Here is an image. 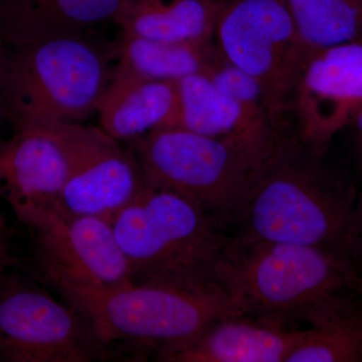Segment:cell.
I'll return each instance as SVG.
<instances>
[{"label":"cell","mask_w":362,"mask_h":362,"mask_svg":"<svg viewBox=\"0 0 362 362\" xmlns=\"http://www.w3.org/2000/svg\"><path fill=\"white\" fill-rule=\"evenodd\" d=\"M356 195V176L331 158L330 146L304 142L284 119L274 124L233 237L320 247L350 261L347 240Z\"/></svg>","instance_id":"6da1fadb"},{"label":"cell","mask_w":362,"mask_h":362,"mask_svg":"<svg viewBox=\"0 0 362 362\" xmlns=\"http://www.w3.org/2000/svg\"><path fill=\"white\" fill-rule=\"evenodd\" d=\"M223 278L245 315L293 328L331 300L362 291L349 259L320 247L232 237Z\"/></svg>","instance_id":"7a4b0ae2"},{"label":"cell","mask_w":362,"mask_h":362,"mask_svg":"<svg viewBox=\"0 0 362 362\" xmlns=\"http://www.w3.org/2000/svg\"><path fill=\"white\" fill-rule=\"evenodd\" d=\"M111 223L133 282L226 285L232 237L185 197L148 185Z\"/></svg>","instance_id":"3957f363"},{"label":"cell","mask_w":362,"mask_h":362,"mask_svg":"<svg viewBox=\"0 0 362 362\" xmlns=\"http://www.w3.org/2000/svg\"><path fill=\"white\" fill-rule=\"evenodd\" d=\"M118 45L58 37L8 49L4 89L13 131L82 123L97 111Z\"/></svg>","instance_id":"277c9868"},{"label":"cell","mask_w":362,"mask_h":362,"mask_svg":"<svg viewBox=\"0 0 362 362\" xmlns=\"http://www.w3.org/2000/svg\"><path fill=\"white\" fill-rule=\"evenodd\" d=\"M129 145L150 187L185 197L220 223H242L264 150L180 127L157 128Z\"/></svg>","instance_id":"5b68a950"},{"label":"cell","mask_w":362,"mask_h":362,"mask_svg":"<svg viewBox=\"0 0 362 362\" xmlns=\"http://www.w3.org/2000/svg\"><path fill=\"white\" fill-rule=\"evenodd\" d=\"M71 306L109 344L121 342L156 354L189 341L223 317L245 315L223 284L132 283Z\"/></svg>","instance_id":"8992f818"},{"label":"cell","mask_w":362,"mask_h":362,"mask_svg":"<svg viewBox=\"0 0 362 362\" xmlns=\"http://www.w3.org/2000/svg\"><path fill=\"white\" fill-rule=\"evenodd\" d=\"M21 223L32 230L40 273L66 303L134 283L111 221L71 214L56 202Z\"/></svg>","instance_id":"52a82bcc"},{"label":"cell","mask_w":362,"mask_h":362,"mask_svg":"<svg viewBox=\"0 0 362 362\" xmlns=\"http://www.w3.org/2000/svg\"><path fill=\"white\" fill-rule=\"evenodd\" d=\"M214 40L226 62L258 83L272 123L285 119L295 81L312 51L285 0H228Z\"/></svg>","instance_id":"ba28073f"},{"label":"cell","mask_w":362,"mask_h":362,"mask_svg":"<svg viewBox=\"0 0 362 362\" xmlns=\"http://www.w3.org/2000/svg\"><path fill=\"white\" fill-rule=\"evenodd\" d=\"M110 350L70 304L30 281L0 274V362H94Z\"/></svg>","instance_id":"9c48e42d"},{"label":"cell","mask_w":362,"mask_h":362,"mask_svg":"<svg viewBox=\"0 0 362 362\" xmlns=\"http://www.w3.org/2000/svg\"><path fill=\"white\" fill-rule=\"evenodd\" d=\"M47 128L59 135L70 160L59 201L70 213L112 221L148 185L131 149L101 128L82 123Z\"/></svg>","instance_id":"30bf717a"},{"label":"cell","mask_w":362,"mask_h":362,"mask_svg":"<svg viewBox=\"0 0 362 362\" xmlns=\"http://www.w3.org/2000/svg\"><path fill=\"white\" fill-rule=\"evenodd\" d=\"M361 107L362 39L309 52L285 119L304 142L328 147Z\"/></svg>","instance_id":"8fae6325"},{"label":"cell","mask_w":362,"mask_h":362,"mask_svg":"<svg viewBox=\"0 0 362 362\" xmlns=\"http://www.w3.org/2000/svg\"><path fill=\"white\" fill-rule=\"evenodd\" d=\"M70 173L65 145L51 128L0 137V197L23 221L59 202Z\"/></svg>","instance_id":"7c38bea8"},{"label":"cell","mask_w":362,"mask_h":362,"mask_svg":"<svg viewBox=\"0 0 362 362\" xmlns=\"http://www.w3.org/2000/svg\"><path fill=\"white\" fill-rule=\"evenodd\" d=\"M305 329L282 327L249 315L223 317L189 341L160 350L168 362H286Z\"/></svg>","instance_id":"4fadbf2b"},{"label":"cell","mask_w":362,"mask_h":362,"mask_svg":"<svg viewBox=\"0 0 362 362\" xmlns=\"http://www.w3.org/2000/svg\"><path fill=\"white\" fill-rule=\"evenodd\" d=\"M177 82L153 81L114 71L97 112L100 128L117 141H132L157 128L180 125Z\"/></svg>","instance_id":"5bb4252c"},{"label":"cell","mask_w":362,"mask_h":362,"mask_svg":"<svg viewBox=\"0 0 362 362\" xmlns=\"http://www.w3.org/2000/svg\"><path fill=\"white\" fill-rule=\"evenodd\" d=\"M122 0H0V37L8 49L58 37H87L113 20Z\"/></svg>","instance_id":"9a60e30c"},{"label":"cell","mask_w":362,"mask_h":362,"mask_svg":"<svg viewBox=\"0 0 362 362\" xmlns=\"http://www.w3.org/2000/svg\"><path fill=\"white\" fill-rule=\"evenodd\" d=\"M228 0H122L114 23L124 35L164 42L214 40Z\"/></svg>","instance_id":"2e32d148"},{"label":"cell","mask_w":362,"mask_h":362,"mask_svg":"<svg viewBox=\"0 0 362 362\" xmlns=\"http://www.w3.org/2000/svg\"><path fill=\"white\" fill-rule=\"evenodd\" d=\"M305 323L309 327L286 362H362V291L331 300Z\"/></svg>","instance_id":"e0dca14e"},{"label":"cell","mask_w":362,"mask_h":362,"mask_svg":"<svg viewBox=\"0 0 362 362\" xmlns=\"http://www.w3.org/2000/svg\"><path fill=\"white\" fill-rule=\"evenodd\" d=\"M118 45L114 71L153 81L178 82L213 70L221 56L214 40L199 42H164L124 35Z\"/></svg>","instance_id":"ac0fdd59"},{"label":"cell","mask_w":362,"mask_h":362,"mask_svg":"<svg viewBox=\"0 0 362 362\" xmlns=\"http://www.w3.org/2000/svg\"><path fill=\"white\" fill-rule=\"evenodd\" d=\"M180 90L178 127L213 137H237L266 150L247 128L239 104L214 83L209 71L194 74L177 82Z\"/></svg>","instance_id":"d6986e66"},{"label":"cell","mask_w":362,"mask_h":362,"mask_svg":"<svg viewBox=\"0 0 362 362\" xmlns=\"http://www.w3.org/2000/svg\"><path fill=\"white\" fill-rule=\"evenodd\" d=\"M305 44L323 49L362 39V0H285Z\"/></svg>","instance_id":"ffe728a7"},{"label":"cell","mask_w":362,"mask_h":362,"mask_svg":"<svg viewBox=\"0 0 362 362\" xmlns=\"http://www.w3.org/2000/svg\"><path fill=\"white\" fill-rule=\"evenodd\" d=\"M347 254L362 275V180L357 182V195L350 221Z\"/></svg>","instance_id":"44dd1931"},{"label":"cell","mask_w":362,"mask_h":362,"mask_svg":"<svg viewBox=\"0 0 362 362\" xmlns=\"http://www.w3.org/2000/svg\"><path fill=\"white\" fill-rule=\"evenodd\" d=\"M346 129L350 131L352 162L356 169V175L358 176V182L362 180V111L354 117Z\"/></svg>","instance_id":"7402d4cb"},{"label":"cell","mask_w":362,"mask_h":362,"mask_svg":"<svg viewBox=\"0 0 362 362\" xmlns=\"http://www.w3.org/2000/svg\"><path fill=\"white\" fill-rule=\"evenodd\" d=\"M14 263L16 259L11 252V233L6 218L0 211V273H4Z\"/></svg>","instance_id":"603a6c76"},{"label":"cell","mask_w":362,"mask_h":362,"mask_svg":"<svg viewBox=\"0 0 362 362\" xmlns=\"http://www.w3.org/2000/svg\"><path fill=\"white\" fill-rule=\"evenodd\" d=\"M7 54H8V47H7L2 37H0V127L4 124H8L4 89V71H6Z\"/></svg>","instance_id":"cb8c5ba5"},{"label":"cell","mask_w":362,"mask_h":362,"mask_svg":"<svg viewBox=\"0 0 362 362\" xmlns=\"http://www.w3.org/2000/svg\"><path fill=\"white\" fill-rule=\"evenodd\" d=\"M0 274H2V273H0Z\"/></svg>","instance_id":"d4e9b609"}]
</instances>
